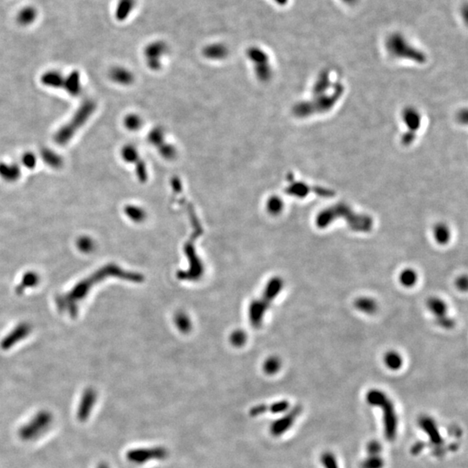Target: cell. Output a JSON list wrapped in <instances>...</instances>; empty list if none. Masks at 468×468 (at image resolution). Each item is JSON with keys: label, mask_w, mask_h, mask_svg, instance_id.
Returning <instances> with one entry per match:
<instances>
[{"label": "cell", "mask_w": 468, "mask_h": 468, "mask_svg": "<svg viewBox=\"0 0 468 468\" xmlns=\"http://www.w3.org/2000/svg\"><path fill=\"white\" fill-rule=\"evenodd\" d=\"M169 53V45L164 40L151 41L147 43L143 49V58L146 66L153 72L162 71Z\"/></svg>", "instance_id": "7"}, {"label": "cell", "mask_w": 468, "mask_h": 468, "mask_svg": "<svg viewBox=\"0 0 468 468\" xmlns=\"http://www.w3.org/2000/svg\"><path fill=\"white\" fill-rule=\"evenodd\" d=\"M265 206L269 213L272 215H278L283 211L284 204L283 200L280 196L272 195L268 198Z\"/></svg>", "instance_id": "29"}, {"label": "cell", "mask_w": 468, "mask_h": 468, "mask_svg": "<svg viewBox=\"0 0 468 468\" xmlns=\"http://www.w3.org/2000/svg\"><path fill=\"white\" fill-rule=\"evenodd\" d=\"M53 421L54 416L51 412L41 410L20 428L19 436L24 441H34L51 429Z\"/></svg>", "instance_id": "6"}, {"label": "cell", "mask_w": 468, "mask_h": 468, "mask_svg": "<svg viewBox=\"0 0 468 468\" xmlns=\"http://www.w3.org/2000/svg\"><path fill=\"white\" fill-rule=\"evenodd\" d=\"M384 363L390 370H397L402 366V358L397 352L389 351L384 356Z\"/></svg>", "instance_id": "30"}, {"label": "cell", "mask_w": 468, "mask_h": 468, "mask_svg": "<svg viewBox=\"0 0 468 468\" xmlns=\"http://www.w3.org/2000/svg\"><path fill=\"white\" fill-rule=\"evenodd\" d=\"M97 468H111L108 465L105 464V463H102V464L99 465Z\"/></svg>", "instance_id": "43"}, {"label": "cell", "mask_w": 468, "mask_h": 468, "mask_svg": "<svg viewBox=\"0 0 468 468\" xmlns=\"http://www.w3.org/2000/svg\"><path fill=\"white\" fill-rule=\"evenodd\" d=\"M322 463L325 468H338L336 458L330 452H326L322 456Z\"/></svg>", "instance_id": "35"}, {"label": "cell", "mask_w": 468, "mask_h": 468, "mask_svg": "<svg viewBox=\"0 0 468 468\" xmlns=\"http://www.w3.org/2000/svg\"><path fill=\"white\" fill-rule=\"evenodd\" d=\"M37 156L32 152H26L21 158V162L28 169H33L37 166Z\"/></svg>", "instance_id": "33"}, {"label": "cell", "mask_w": 468, "mask_h": 468, "mask_svg": "<svg viewBox=\"0 0 468 468\" xmlns=\"http://www.w3.org/2000/svg\"><path fill=\"white\" fill-rule=\"evenodd\" d=\"M421 428L424 429L426 433H428L430 439L432 440L434 444H441L442 442L441 436L438 432V429H437L434 422L431 419H429V418L421 419Z\"/></svg>", "instance_id": "26"}, {"label": "cell", "mask_w": 468, "mask_h": 468, "mask_svg": "<svg viewBox=\"0 0 468 468\" xmlns=\"http://www.w3.org/2000/svg\"><path fill=\"white\" fill-rule=\"evenodd\" d=\"M342 3L344 4H348V5H353V4H356L358 2V0H341Z\"/></svg>", "instance_id": "42"}, {"label": "cell", "mask_w": 468, "mask_h": 468, "mask_svg": "<svg viewBox=\"0 0 468 468\" xmlns=\"http://www.w3.org/2000/svg\"><path fill=\"white\" fill-rule=\"evenodd\" d=\"M400 281L401 284L406 287H411L417 281V274L412 269H406L401 273Z\"/></svg>", "instance_id": "31"}, {"label": "cell", "mask_w": 468, "mask_h": 468, "mask_svg": "<svg viewBox=\"0 0 468 468\" xmlns=\"http://www.w3.org/2000/svg\"><path fill=\"white\" fill-rule=\"evenodd\" d=\"M344 86L342 83H336L331 91L312 94V98L303 102H298L292 108V113L299 118H305L313 114L325 113L331 111L342 97Z\"/></svg>", "instance_id": "2"}, {"label": "cell", "mask_w": 468, "mask_h": 468, "mask_svg": "<svg viewBox=\"0 0 468 468\" xmlns=\"http://www.w3.org/2000/svg\"><path fill=\"white\" fill-rule=\"evenodd\" d=\"M457 286L459 289H460L461 291H466L467 288H468V280H467V277H460V279L457 281Z\"/></svg>", "instance_id": "40"}, {"label": "cell", "mask_w": 468, "mask_h": 468, "mask_svg": "<svg viewBox=\"0 0 468 468\" xmlns=\"http://www.w3.org/2000/svg\"><path fill=\"white\" fill-rule=\"evenodd\" d=\"M21 168L15 162H0V177L4 181L14 182L19 179Z\"/></svg>", "instance_id": "20"}, {"label": "cell", "mask_w": 468, "mask_h": 468, "mask_svg": "<svg viewBox=\"0 0 468 468\" xmlns=\"http://www.w3.org/2000/svg\"><path fill=\"white\" fill-rule=\"evenodd\" d=\"M148 142L153 147L155 150L160 149L166 142H168L166 130L162 127H154L148 133Z\"/></svg>", "instance_id": "22"}, {"label": "cell", "mask_w": 468, "mask_h": 468, "mask_svg": "<svg viewBox=\"0 0 468 468\" xmlns=\"http://www.w3.org/2000/svg\"><path fill=\"white\" fill-rule=\"evenodd\" d=\"M285 192L289 195L303 199L306 197L309 193H314L321 197H331L334 193L330 189L324 188L322 187H311L307 183L301 181H292L290 185L287 186Z\"/></svg>", "instance_id": "10"}, {"label": "cell", "mask_w": 468, "mask_h": 468, "mask_svg": "<svg viewBox=\"0 0 468 468\" xmlns=\"http://www.w3.org/2000/svg\"><path fill=\"white\" fill-rule=\"evenodd\" d=\"M168 455L165 449H136L127 452V458L130 462L144 464L152 460H162Z\"/></svg>", "instance_id": "11"}, {"label": "cell", "mask_w": 468, "mask_h": 468, "mask_svg": "<svg viewBox=\"0 0 468 468\" xmlns=\"http://www.w3.org/2000/svg\"><path fill=\"white\" fill-rule=\"evenodd\" d=\"M384 462L378 455H370L362 464V468H382Z\"/></svg>", "instance_id": "34"}, {"label": "cell", "mask_w": 468, "mask_h": 468, "mask_svg": "<svg viewBox=\"0 0 468 468\" xmlns=\"http://www.w3.org/2000/svg\"><path fill=\"white\" fill-rule=\"evenodd\" d=\"M40 155H41L43 162L52 168L57 169V168H60L63 167V157L51 149L44 148L41 150Z\"/></svg>", "instance_id": "24"}, {"label": "cell", "mask_w": 468, "mask_h": 468, "mask_svg": "<svg viewBox=\"0 0 468 468\" xmlns=\"http://www.w3.org/2000/svg\"><path fill=\"white\" fill-rule=\"evenodd\" d=\"M144 119L138 113H130L123 119V125L130 132H138L144 127Z\"/></svg>", "instance_id": "25"}, {"label": "cell", "mask_w": 468, "mask_h": 468, "mask_svg": "<svg viewBox=\"0 0 468 468\" xmlns=\"http://www.w3.org/2000/svg\"><path fill=\"white\" fill-rule=\"evenodd\" d=\"M289 409V402L285 401H279L271 407L272 413H283Z\"/></svg>", "instance_id": "38"}, {"label": "cell", "mask_w": 468, "mask_h": 468, "mask_svg": "<svg viewBox=\"0 0 468 468\" xmlns=\"http://www.w3.org/2000/svg\"><path fill=\"white\" fill-rule=\"evenodd\" d=\"M38 17V11L32 5H26L20 9L16 15L18 24L23 27H27L34 24Z\"/></svg>", "instance_id": "19"}, {"label": "cell", "mask_w": 468, "mask_h": 468, "mask_svg": "<svg viewBox=\"0 0 468 468\" xmlns=\"http://www.w3.org/2000/svg\"><path fill=\"white\" fill-rule=\"evenodd\" d=\"M382 450V446L377 441H371L368 445V452L370 455H378Z\"/></svg>", "instance_id": "39"}, {"label": "cell", "mask_w": 468, "mask_h": 468, "mask_svg": "<svg viewBox=\"0 0 468 468\" xmlns=\"http://www.w3.org/2000/svg\"><path fill=\"white\" fill-rule=\"evenodd\" d=\"M109 76L113 83L121 86H130L135 82L134 72L125 66H114L109 72Z\"/></svg>", "instance_id": "14"}, {"label": "cell", "mask_w": 468, "mask_h": 468, "mask_svg": "<svg viewBox=\"0 0 468 468\" xmlns=\"http://www.w3.org/2000/svg\"><path fill=\"white\" fill-rule=\"evenodd\" d=\"M386 49L391 56L398 59L409 60L413 63H425L427 56L423 51L413 46L401 33H393L386 40Z\"/></svg>", "instance_id": "4"}, {"label": "cell", "mask_w": 468, "mask_h": 468, "mask_svg": "<svg viewBox=\"0 0 468 468\" xmlns=\"http://www.w3.org/2000/svg\"><path fill=\"white\" fill-rule=\"evenodd\" d=\"M429 311L435 317V322L443 329H452L454 326V321L447 314L448 307L443 300L439 298H430L427 302Z\"/></svg>", "instance_id": "9"}, {"label": "cell", "mask_w": 468, "mask_h": 468, "mask_svg": "<svg viewBox=\"0 0 468 468\" xmlns=\"http://www.w3.org/2000/svg\"><path fill=\"white\" fill-rule=\"evenodd\" d=\"M379 407H382L385 414L386 434L389 439H393L396 431V417L393 410V404L386 396Z\"/></svg>", "instance_id": "15"}, {"label": "cell", "mask_w": 468, "mask_h": 468, "mask_svg": "<svg viewBox=\"0 0 468 468\" xmlns=\"http://www.w3.org/2000/svg\"><path fill=\"white\" fill-rule=\"evenodd\" d=\"M137 4V0H117L114 12L115 20L122 23L129 19L134 13Z\"/></svg>", "instance_id": "16"}, {"label": "cell", "mask_w": 468, "mask_h": 468, "mask_svg": "<svg viewBox=\"0 0 468 468\" xmlns=\"http://www.w3.org/2000/svg\"><path fill=\"white\" fill-rule=\"evenodd\" d=\"M96 110V102L92 99L84 100L71 120L56 132L54 141L57 145L68 144L74 135L86 123Z\"/></svg>", "instance_id": "3"}, {"label": "cell", "mask_w": 468, "mask_h": 468, "mask_svg": "<svg viewBox=\"0 0 468 468\" xmlns=\"http://www.w3.org/2000/svg\"><path fill=\"white\" fill-rule=\"evenodd\" d=\"M433 235L439 244H446L449 243L451 237V232L447 225L444 223H439L433 228Z\"/></svg>", "instance_id": "28"}, {"label": "cell", "mask_w": 468, "mask_h": 468, "mask_svg": "<svg viewBox=\"0 0 468 468\" xmlns=\"http://www.w3.org/2000/svg\"><path fill=\"white\" fill-rule=\"evenodd\" d=\"M96 399H97V395L94 390L89 389L85 390L79 403L77 412H76V416L79 421L82 422L88 421V419L91 416L92 410L94 409Z\"/></svg>", "instance_id": "13"}, {"label": "cell", "mask_w": 468, "mask_h": 468, "mask_svg": "<svg viewBox=\"0 0 468 468\" xmlns=\"http://www.w3.org/2000/svg\"><path fill=\"white\" fill-rule=\"evenodd\" d=\"M273 1L275 2V4L280 5V6H284L289 2V0H273Z\"/></svg>", "instance_id": "41"}, {"label": "cell", "mask_w": 468, "mask_h": 468, "mask_svg": "<svg viewBox=\"0 0 468 468\" xmlns=\"http://www.w3.org/2000/svg\"><path fill=\"white\" fill-rule=\"evenodd\" d=\"M121 156L124 162L134 165L135 167V173L138 179L141 181H147L148 179V168L146 162L141 158V154L137 148L133 144H127L122 147L121 150Z\"/></svg>", "instance_id": "8"}, {"label": "cell", "mask_w": 468, "mask_h": 468, "mask_svg": "<svg viewBox=\"0 0 468 468\" xmlns=\"http://www.w3.org/2000/svg\"><path fill=\"white\" fill-rule=\"evenodd\" d=\"M299 410L295 409L292 410L291 413H288L287 415L283 416L280 421H276L272 424L271 430L273 435H280L283 432H285L287 429H290L293 422L295 421L297 415L299 414Z\"/></svg>", "instance_id": "21"}, {"label": "cell", "mask_w": 468, "mask_h": 468, "mask_svg": "<svg viewBox=\"0 0 468 468\" xmlns=\"http://www.w3.org/2000/svg\"><path fill=\"white\" fill-rule=\"evenodd\" d=\"M125 213L133 221H142L145 218V211L139 206H134V205L127 206L125 207Z\"/></svg>", "instance_id": "32"}, {"label": "cell", "mask_w": 468, "mask_h": 468, "mask_svg": "<svg viewBox=\"0 0 468 468\" xmlns=\"http://www.w3.org/2000/svg\"><path fill=\"white\" fill-rule=\"evenodd\" d=\"M245 55L255 78L261 83L270 82L273 77L274 71L267 51L258 45H252L247 48Z\"/></svg>", "instance_id": "5"}, {"label": "cell", "mask_w": 468, "mask_h": 468, "mask_svg": "<svg viewBox=\"0 0 468 468\" xmlns=\"http://www.w3.org/2000/svg\"><path fill=\"white\" fill-rule=\"evenodd\" d=\"M63 89L71 96H78L82 92L81 74L79 71H73L64 77Z\"/></svg>", "instance_id": "18"}, {"label": "cell", "mask_w": 468, "mask_h": 468, "mask_svg": "<svg viewBox=\"0 0 468 468\" xmlns=\"http://www.w3.org/2000/svg\"><path fill=\"white\" fill-rule=\"evenodd\" d=\"M354 304L358 311L367 314L374 313L377 310V303L374 299L370 298H359L355 301Z\"/></svg>", "instance_id": "27"}, {"label": "cell", "mask_w": 468, "mask_h": 468, "mask_svg": "<svg viewBox=\"0 0 468 468\" xmlns=\"http://www.w3.org/2000/svg\"><path fill=\"white\" fill-rule=\"evenodd\" d=\"M415 140H416V132H413V131L408 130L401 135V143L406 147L412 145Z\"/></svg>", "instance_id": "36"}, {"label": "cell", "mask_w": 468, "mask_h": 468, "mask_svg": "<svg viewBox=\"0 0 468 468\" xmlns=\"http://www.w3.org/2000/svg\"><path fill=\"white\" fill-rule=\"evenodd\" d=\"M338 219L346 221L349 227L355 232H370L374 224L371 217L356 213L346 203H337L320 212L316 219V224L318 228L324 229Z\"/></svg>", "instance_id": "1"}, {"label": "cell", "mask_w": 468, "mask_h": 468, "mask_svg": "<svg viewBox=\"0 0 468 468\" xmlns=\"http://www.w3.org/2000/svg\"><path fill=\"white\" fill-rule=\"evenodd\" d=\"M401 118L408 130L416 132L421 128L422 116L420 111H418L416 108H413V107L405 108L401 113Z\"/></svg>", "instance_id": "17"}, {"label": "cell", "mask_w": 468, "mask_h": 468, "mask_svg": "<svg viewBox=\"0 0 468 468\" xmlns=\"http://www.w3.org/2000/svg\"><path fill=\"white\" fill-rule=\"evenodd\" d=\"M64 75L57 71H48L41 76V82L44 86L53 89L63 88Z\"/></svg>", "instance_id": "23"}, {"label": "cell", "mask_w": 468, "mask_h": 468, "mask_svg": "<svg viewBox=\"0 0 468 468\" xmlns=\"http://www.w3.org/2000/svg\"><path fill=\"white\" fill-rule=\"evenodd\" d=\"M205 59L212 62H222L230 55V48L223 42H213L206 44L201 50Z\"/></svg>", "instance_id": "12"}, {"label": "cell", "mask_w": 468, "mask_h": 468, "mask_svg": "<svg viewBox=\"0 0 468 468\" xmlns=\"http://www.w3.org/2000/svg\"><path fill=\"white\" fill-rule=\"evenodd\" d=\"M280 361L277 358H272L268 360L265 364V370L269 374H274L280 369Z\"/></svg>", "instance_id": "37"}]
</instances>
